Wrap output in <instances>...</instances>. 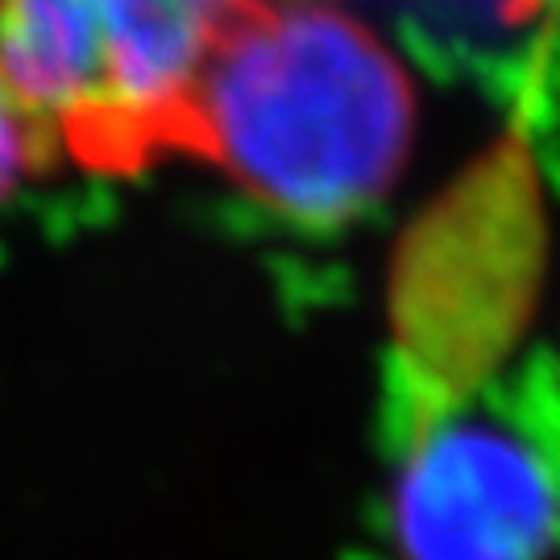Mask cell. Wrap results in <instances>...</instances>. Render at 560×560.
<instances>
[{"mask_svg": "<svg viewBox=\"0 0 560 560\" xmlns=\"http://www.w3.org/2000/svg\"><path fill=\"white\" fill-rule=\"evenodd\" d=\"M416 92L337 0H258L196 101L191 159L300 224H345L399 179Z\"/></svg>", "mask_w": 560, "mask_h": 560, "instance_id": "1", "label": "cell"}, {"mask_svg": "<svg viewBox=\"0 0 560 560\" xmlns=\"http://www.w3.org/2000/svg\"><path fill=\"white\" fill-rule=\"evenodd\" d=\"M258 0H0V75L46 154L96 175L191 159L196 101Z\"/></svg>", "mask_w": 560, "mask_h": 560, "instance_id": "2", "label": "cell"}, {"mask_svg": "<svg viewBox=\"0 0 560 560\" xmlns=\"http://www.w3.org/2000/svg\"><path fill=\"white\" fill-rule=\"evenodd\" d=\"M560 540V469L515 423L420 428L395 481L402 560H548Z\"/></svg>", "mask_w": 560, "mask_h": 560, "instance_id": "3", "label": "cell"}, {"mask_svg": "<svg viewBox=\"0 0 560 560\" xmlns=\"http://www.w3.org/2000/svg\"><path fill=\"white\" fill-rule=\"evenodd\" d=\"M42 159H50V154L42 145L38 129L0 75V200H9L13 187L25 179V171H34Z\"/></svg>", "mask_w": 560, "mask_h": 560, "instance_id": "4", "label": "cell"}, {"mask_svg": "<svg viewBox=\"0 0 560 560\" xmlns=\"http://www.w3.org/2000/svg\"><path fill=\"white\" fill-rule=\"evenodd\" d=\"M478 4H486L502 25H520V21H527L532 13H540L548 0H478Z\"/></svg>", "mask_w": 560, "mask_h": 560, "instance_id": "5", "label": "cell"}]
</instances>
